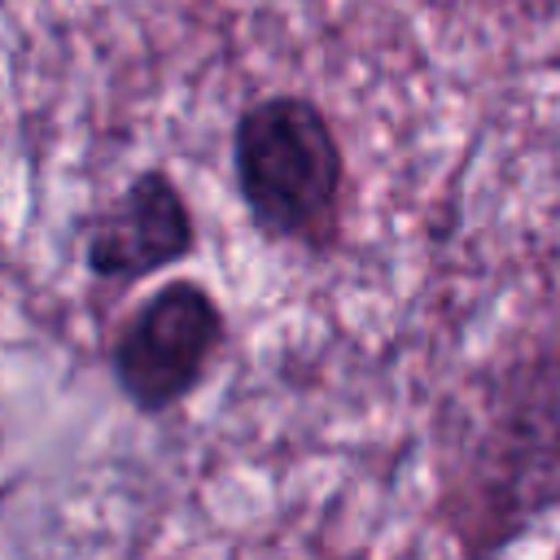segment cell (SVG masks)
Listing matches in <instances>:
<instances>
[{
  "instance_id": "5b68a950",
  "label": "cell",
  "mask_w": 560,
  "mask_h": 560,
  "mask_svg": "<svg viewBox=\"0 0 560 560\" xmlns=\"http://www.w3.org/2000/svg\"><path fill=\"white\" fill-rule=\"evenodd\" d=\"M556 560H560V547H556Z\"/></svg>"
},
{
  "instance_id": "7a4b0ae2",
  "label": "cell",
  "mask_w": 560,
  "mask_h": 560,
  "mask_svg": "<svg viewBox=\"0 0 560 560\" xmlns=\"http://www.w3.org/2000/svg\"><path fill=\"white\" fill-rule=\"evenodd\" d=\"M232 175L258 236L306 249L332 241L346 153L311 96L271 92L245 105L232 127Z\"/></svg>"
},
{
  "instance_id": "6da1fadb",
  "label": "cell",
  "mask_w": 560,
  "mask_h": 560,
  "mask_svg": "<svg viewBox=\"0 0 560 560\" xmlns=\"http://www.w3.org/2000/svg\"><path fill=\"white\" fill-rule=\"evenodd\" d=\"M560 508V346H534L451 394L438 420V516L459 560H503Z\"/></svg>"
},
{
  "instance_id": "277c9868",
  "label": "cell",
  "mask_w": 560,
  "mask_h": 560,
  "mask_svg": "<svg viewBox=\"0 0 560 560\" xmlns=\"http://www.w3.org/2000/svg\"><path fill=\"white\" fill-rule=\"evenodd\" d=\"M197 249V223L166 171H140L88 228L83 262L96 280L136 284L184 262Z\"/></svg>"
},
{
  "instance_id": "3957f363",
  "label": "cell",
  "mask_w": 560,
  "mask_h": 560,
  "mask_svg": "<svg viewBox=\"0 0 560 560\" xmlns=\"http://www.w3.org/2000/svg\"><path fill=\"white\" fill-rule=\"evenodd\" d=\"M228 337L223 306L197 280L153 289L109 346V376L140 416H166L192 398Z\"/></svg>"
}]
</instances>
